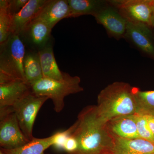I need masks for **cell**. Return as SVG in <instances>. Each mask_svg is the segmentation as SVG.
<instances>
[{"label":"cell","instance_id":"20","mask_svg":"<svg viewBox=\"0 0 154 154\" xmlns=\"http://www.w3.org/2000/svg\"><path fill=\"white\" fill-rule=\"evenodd\" d=\"M9 0L0 1V44H6L11 36L13 16L9 11Z\"/></svg>","mask_w":154,"mask_h":154},{"label":"cell","instance_id":"14","mask_svg":"<svg viewBox=\"0 0 154 154\" xmlns=\"http://www.w3.org/2000/svg\"><path fill=\"white\" fill-rule=\"evenodd\" d=\"M113 135L126 139L140 138L138 133L135 114L117 117L106 123Z\"/></svg>","mask_w":154,"mask_h":154},{"label":"cell","instance_id":"12","mask_svg":"<svg viewBox=\"0 0 154 154\" xmlns=\"http://www.w3.org/2000/svg\"><path fill=\"white\" fill-rule=\"evenodd\" d=\"M112 136V154H154V143L141 138L126 139Z\"/></svg>","mask_w":154,"mask_h":154},{"label":"cell","instance_id":"6","mask_svg":"<svg viewBox=\"0 0 154 154\" xmlns=\"http://www.w3.org/2000/svg\"><path fill=\"white\" fill-rule=\"evenodd\" d=\"M107 2L128 22L146 25L152 29L153 0H110Z\"/></svg>","mask_w":154,"mask_h":154},{"label":"cell","instance_id":"15","mask_svg":"<svg viewBox=\"0 0 154 154\" xmlns=\"http://www.w3.org/2000/svg\"><path fill=\"white\" fill-rule=\"evenodd\" d=\"M43 78L63 79L64 72L61 71L56 61L52 47L46 45L38 52Z\"/></svg>","mask_w":154,"mask_h":154},{"label":"cell","instance_id":"9","mask_svg":"<svg viewBox=\"0 0 154 154\" xmlns=\"http://www.w3.org/2000/svg\"><path fill=\"white\" fill-rule=\"evenodd\" d=\"M125 38L131 42L140 52L154 60V33L151 28L127 21Z\"/></svg>","mask_w":154,"mask_h":154},{"label":"cell","instance_id":"27","mask_svg":"<svg viewBox=\"0 0 154 154\" xmlns=\"http://www.w3.org/2000/svg\"><path fill=\"white\" fill-rule=\"evenodd\" d=\"M152 29L154 33V0H153Z\"/></svg>","mask_w":154,"mask_h":154},{"label":"cell","instance_id":"23","mask_svg":"<svg viewBox=\"0 0 154 154\" xmlns=\"http://www.w3.org/2000/svg\"><path fill=\"white\" fill-rule=\"evenodd\" d=\"M74 128L73 125L67 129L55 133V137L53 146L59 150H63L65 144L68 138L72 134Z\"/></svg>","mask_w":154,"mask_h":154},{"label":"cell","instance_id":"2","mask_svg":"<svg viewBox=\"0 0 154 154\" xmlns=\"http://www.w3.org/2000/svg\"><path fill=\"white\" fill-rule=\"evenodd\" d=\"M96 110L99 120L105 124L113 119L137 113L134 87L123 82L108 85L98 94Z\"/></svg>","mask_w":154,"mask_h":154},{"label":"cell","instance_id":"8","mask_svg":"<svg viewBox=\"0 0 154 154\" xmlns=\"http://www.w3.org/2000/svg\"><path fill=\"white\" fill-rule=\"evenodd\" d=\"M94 17L97 23L104 27L108 36L117 40L125 38L127 21L108 3Z\"/></svg>","mask_w":154,"mask_h":154},{"label":"cell","instance_id":"3","mask_svg":"<svg viewBox=\"0 0 154 154\" xmlns=\"http://www.w3.org/2000/svg\"><path fill=\"white\" fill-rule=\"evenodd\" d=\"M81 79L64 72L63 79L56 80L42 78L31 86V91L37 96H45L51 99L54 110L60 113L64 107V99L69 95L84 91L80 85Z\"/></svg>","mask_w":154,"mask_h":154},{"label":"cell","instance_id":"26","mask_svg":"<svg viewBox=\"0 0 154 154\" xmlns=\"http://www.w3.org/2000/svg\"><path fill=\"white\" fill-rule=\"evenodd\" d=\"M147 119L150 129L152 133L154 136V116L152 115H147Z\"/></svg>","mask_w":154,"mask_h":154},{"label":"cell","instance_id":"29","mask_svg":"<svg viewBox=\"0 0 154 154\" xmlns=\"http://www.w3.org/2000/svg\"><path fill=\"white\" fill-rule=\"evenodd\" d=\"M68 154V153H67V154Z\"/></svg>","mask_w":154,"mask_h":154},{"label":"cell","instance_id":"18","mask_svg":"<svg viewBox=\"0 0 154 154\" xmlns=\"http://www.w3.org/2000/svg\"><path fill=\"white\" fill-rule=\"evenodd\" d=\"M51 30L46 23L40 19L35 18L30 23L25 32H28L33 44L42 48L46 46Z\"/></svg>","mask_w":154,"mask_h":154},{"label":"cell","instance_id":"10","mask_svg":"<svg viewBox=\"0 0 154 154\" xmlns=\"http://www.w3.org/2000/svg\"><path fill=\"white\" fill-rule=\"evenodd\" d=\"M47 1L29 0L19 13L13 16L11 34L19 35L25 32L30 23L36 18Z\"/></svg>","mask_w":154,"mask_h":154},{"label":"cell","instance_id":"21","mask_svg":"<svg viewBox=\"0 0 154 154\" xmlns=\"http://www.w3.org/2000/svg\"><path fill=\"white\" fill-rule=\"evenodd\" d=\"M134 95L137 112L154 116V91H141L134 87Z\"/></svg>","mask_w":154,"mask_h":154},{"label":"cell","instance_id":"11","mask_svg":"<svg viewBox=\"0 0 154 154\" xmlns=\"http://www.w3.org/2000/svg\"><path fill=\"white\" fill-rule=\"evenodd\" d=\"M70 16L68 0H48L36 18L46 23L52 30L59 21Z\"/></svg>","mask_w":154,"mask_h":154},{"label":"cell","instance_id":"17","mask_svg":"<svg viewBox=\"0 0 154 154\" xmlns=\"http://www.w3.org/2000/svg\"><path fill=\"white\" fill-rule=\"evenodd\" d=\"M55 137L54 133L43 138L34 137L26 144L17 148L1 149L6 154H45V150L53 145Z\"/></svg>","mask_w":154,"mask_h":154},{"label":"cell","instance_id":"13","mask_svg":"<svg viewBox=\"0 0 154 154\" xmlns=\"http://www.w3.org/2000/svg\"><path fill=\"white\" fill-rule=\"evenodd\" d=\"M31 92V87L22 80L0 85V108L13 107Z\"/></svg>","mask_w":154,"mask_h":154},{"label":"cell","instance_id":"22","mask_svg":"<svg viewBox=\"0 0 154 154\" xmlns=\"http://www.w3.org/2000/svg\"><path fill=\"white\" fill-rule=\"evenodd\" d=\"M135 118L140 137L154 143V136L150 129L146 116L141 113H136Z\"/></svg>","mask_w":154,"mask_h":154},{"label":"cell","instance_id":"16","mask_svg":"<svg viewBox=\"0 0 154 154\" xmlns=\"http://www.w3.org/2000/svg\"><path fill=\"white\" fill-rule=\"evenodd\" d=\"M71 11L70 18L84 16H94L107 5V1L103 0H68Z\"/></svg>","mask_w":154,"mask_h":154},{"label":"cell","instance_id":"24","mask_svg":"<svg viewBox=\"0 0 154 154\" xmlns=\"http://www.w3.org/2000/svg\"><path fill=\"white\" fill-rule=\"evenodd\" d=\"M29 0H9V11L12 16L19 13Z\"/></svg>","mask_w":154,"mask_h":154},{"label":"cell","instance_id":"4","mask_svg":"<svg viewBox=\"0 0 154 154\" xmlns=\"http://www.w3.org/2000/svg\"><path fill=\"white\" fill-rule=\"evenodd\" d=\"M1 47L0 85L22 80L26 82L24 70L25 45L17 34H11L8 40Z\"/></svg>","mask_w":154,"mask_h":154},{"label":"cell","instance_id":"19","mask_svg":"<svg viewBox=\"0 0 154 154\" xmlns=\"http://www.w3.org/2000/svg\"><path fill=\"white\" fill-rule=\"evenodd\" d=\"M24 70L26 82L30 87L43 78L38 53L25 55Z\"/></svg>","mask_w":154,"mask_h":154},{"label":"cell","instance_id":"7","mask_svg":"<svg viewBox=\"0 0 154 154\" xmlns=\"http://www.w3.org/2000/svg\"><path fill=\"white\" fill-rule=\"evenodd\" d=\"M30 141L22 132L13 107L0 108V146L2 149L17 148Z\"/></svg>","mask_w":154,"mask_h":154},{"label":"cell","instance_id":"1","mask_svg":"<svg viewBox=\"0 0 154 154\" xmlns=\"http://www.w3.org/2000/svg\"><path fill=\"white\" fill-rule=\"evenodd\" d=\"M72 134L79 143L73 154H112L113 138L106 124L99 120L96 105H89L79 113Z\"/></svg>","mask_w":154,"mask_h":154},{"label":"cell","instance_id":"5","mask_svg":"<svg viewBox=\"0 0 154 154\" xmlns=\"http://www.w3.org/2000/svg\"><path fill=\"white\" fill-rule=\"evenodd\" d=\"M48 99L45 96H37L31 91L13 106L20 128L30 140L34 138L33 125L38 111Z\"/></svg>","mask_w":154,"mask_h":154},{"label":"cell","instance_id":"25","mask_svg":"<svg viewBox=\"0 0 154 154\" xmlns=\"http://www.w3.org/2000/svg\"><path fill=\"white\" fill-rule=\"evenodd\" d=\"M79 146V143L76 139L71 134L68 138L65 144L63 150L66 152L67 153L73 154L78 150Z\"/></svg>","mask_w":154,"mask_h":154},{"label":"cell","instance_id":"28","mask_svg":"<svg viewBox=\"0 0 154 154\" xmlns=\"http://www.w3.org/2000/svg\"><path fill=\"white\" fill-rule=\"evenodd\" d=\"M0 154H6L5 153V152H4L2 150V149H1V150H0Z\"/></svg>","mask_w":154,"mask_h":154}]
</instances>
